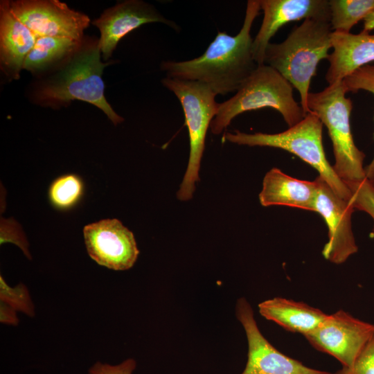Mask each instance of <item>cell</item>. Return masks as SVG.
Returning a JSON list of instances; mask_svg holds the SVG:
<instances>
[{"instance_id":"obj_1","label":"cell","mask_w":374,"mask_h":374,"mask_svg":"<svg viewBox=\"0 0 374 374\" xmlns=\"http://www.w3.org/2000/svg\"><path fill=\"white\" fill-rule=\"evenodd\" d=\"M260 10L258 0H249L237 35L218 31L201 56L181 62L164 61L161 69L168 78L204 83L217 95L237 91L258 66L253 57L251 29Z\"/></svg>"},{"instance_id":"obj_2","label":"cell","mask_w":374,"mask_h":374,"mask_svg":"<svg viewBox=\"0 0 374 374\" xmlns=\"http://www.w3.org/2000/svg\"><path fill=\"white\" fill-rule=\"evenodd\" d=\"M98 42L82 43L66 64L54 75L37 87L36 103L56 108L74 100L92 104L101 109L115 125L124 121L107 101L102 78L104 68Z\"/></svg>"},{"instance_id":"obj_3","label":"cell","mask_w":374,"mask_h":374,"mask_svg":"<svg viewBox=\"0 0 374 374\" xmlns=\"http://www.w3.org/2000/svg\"><path fill=\"white\" fill-rule=\"evenodd\" d=\"M333 30L330 19H306L280 43H269L264 64L276 70L295 88L307 114L311 80L319 62L328 59Z\"/></svg>"},{"instance_id":"obj_4","label":"cell","mask_w":374,"mask_h":374,"mask_svg":"<svg viewBox=\"0 0 374 374\" xmlns=\"http://www.w3.org/2000/svg\"><path fill=\"white\" fill-rule=\"evenodd\" d=\"M236 91L233 97L219 103L210 125L213 134H221L235 116L248 111L274 109L281 114L289 127L306 115L294 98L292 85L267 64L258 65Z\"/></svg>"},{"instance_id":"obj_5","label":"cell","mask_w":374,"mask_h":374,"mask_svg":"<svg viewBox=\"0 0 374 374\" xmlns=\"http://www.w3.org/2000/svg\"><path fill=\"white\" fill-rule=\"evenodd\" d=\"M344 81L328 84L319 92H310L308 108L317 115L328 129L335 162L332 166L338 177L346 184L366 178L365 154L355 145L350 117L353 102L346 97Z\"/></svg>"},{"instance_id":"obj_6","label":"cell","mask_w":374,"mask_h":374,"mask_svg":"<svg viewBox=\"0 0 374 374\" xmlns=\"http://www.w3.org/2000/svg\"><path fill=\"white\" fill-rule=\"evenodd\" d=\"M323 123L314 113L308 112L304 118L287 130L276 134L256 132L247 134L236 130L226 132V140L238 145L270 147L292 153L313 167L340 197L349 201L350 191L338 177L328 162L322 141Z\"/></svg>"},{"instance_id":"obj_7","label":"cell","mask_w":374,"mask_h":374,"mask_svg":"<svg viewBox=\"0 0 374 374\" xmlns=\"http://www.w3.org/2000/svg\"><path fill=\"white\" fill-rule=\"evenodd\" d=\"M161 82L179 100L188 131L189 159L177 193L179 200L188 201L193 196L195 182L199 180L206 132L217 112L219 103L215 101L217 94L204 83L168 77L163 78Z\"/></svg>"},{"instance_id":"obj_8","label":"cell","mask_w":374,"mask_h":374,"mask_svg":"<svg viewBox=\"0 0 374 374\" xmlns=\"http://www.w3.org/2000/svg\"><path fill=\"white\" fill-rule=\"evenodd\" d=\"M12 13L37 37L69 38L82 42L90 22L84 14L57 0L6 1Z\"/></svg>"},{"instance_id":"obj_9","label":"cell","mask_w":374,"mask_h":374,"mask_svg":"<svg viewBox=\"0 0 374 374\" xmlns=\"http://www.w3.org/2000/svg\"><path fill=\"white\" fill-rule=\"evenodd\" d=\"M374 333V324L340 310L304 337L317 350L333 356L350 367Z\"/></svg>"},{"instance_id":"obj_10","label":"cell","mask_w":374,"mask_h":374,"mask_svg":"<svg viewBox=\"0 0 374 374\" xmlns=\"http://www.w3.org/2000/svg\"><path fill=\"white\" fill-rule=\"evenodd\" d=\"M315 181L317 189L314 211L323 218L328 229V241L323 247L322 255L327 260L339 265L358 250L351 224L355 209L321 177L318 176Z\"/></svg>"},{"instance_id":"obj_11","label":"cell","mask_w":374,"mask_h":374,"mask_svg":"<svg viewBox=\"0 0 374 374\" xmlns=\"http://www.w3.org/2000/svg\"><path fill=\"white\" fill-rule=\"evenodd\" d=\"M236 316L248 343L247 362L241 374H333L308 367L274 347L260 331L253 310L244 298L237 302Z\"/></svg>"},{"instance_id":"obj_12","label":"cell","mask_w":374,"mask_h":374,"mask_svg":"<svg viewBox=\"0 0 374 374\" xmlns=\"http://www.w3.org/2000/svg\"><path fill=\"white\" fill-rule=\"evenodd\" d=\"M89 256L101 266L127 270L136 262L139 251L133 233L117 219H105L83 229Z\"/></svg>"},{"instance_id":"obj_13","label":"cell","mask_w":374,"mask_h":374,"mask_svg":"<svg viewBox=\"0 0 374 374\" xmlns=\"http://www.w3.org/2000/svg\"><path fill=\"white\" fill-rule=\"evenodd\" d=\"M152 22L166 24L175 30L179 27L164 17L152 5L140 0H127L109 8L92 21L100 30L98 46L104 60L109 59L118 43L129 33Z\"/></svg>"},{"instance_id":"obj_14","label":"cell","mask_w":374,"mask_h":374,"mask_svg":"<svg viewBox=\"0 0 374 374\" xmlns=\"http://www.w3.org/2000/svg\"><path fill=\"white\" fill-rule=\"evenodd\" d=\"M263 11L261 26L253 39V53L258 65L264 64L270 39L284 25L306 19H330L328 0H258Z\"/></svg>"},{"instance_id":"obj_15","label":"cell","mask_w":374,"mask_h":374,"mask_svg":"<svg viewBox=\"0 0 374 374\" xmlns=\"http://www.w3.org/2000/svg\"><path fill=\"white\" fill-rule=\"evenodd\" d=\"M333 51L328 57L329 68L326 74L328 84L342 81L347 76L374 62V35L333 31Z\"/></svg>"},{"instance_id":"obj_16","label":"cell","mask_w":374,"mask_h":374,"mask_svg":"<svg viewBox=\"0 0 374 374\" xmlns=\"http://www.w3.org/2000/svg\"><path fill=\"white\" fill-rule=\"evenodd\" d=\"M37 37L10 10L6 1L0 4V60L1 69L19 79L28 54Z\"/></svg>"},{"instance_id":"obj_17","label":"cell","mask_w":374,"mask_h":374,"mask_svg":"<svg viewBox=\"0 0 374 374\" xmlns=\"http://www.w3.org/2000/svg\"><path fill=\"white\" fill-rule=\"evenodd\" d=\"M316 181L294 178L273 168L264 177L259 194L262 206H287L314 211L317 195Z\"/></svg>"},{"instance_id":"obj_18","label":"cell","mask_w":374,"mask_h":374,"mask_svg":"<svg viewBox=\"0 0 374 374\" xmlns=\"http://www.w3.org/2000/svg\"><path fill=\"white\" fill-rule=\"evenodd\" d=\"M258 309L265 319L303 336L315 330L328 315L305 303L278 297L259 303Z\"/></svg>"},{"instance_id":"obj_19","label":"cell","mask_w":374,"mask_h":374,"mask_svg":"<svg viewBox=\"0 0 374 374\" xmlns=\"http://www.w3.org/2000/svg\"><path fill=\"white\" fill-rule=\"evenodd\" d=\"M82 43L64 37H37L34 47L26 57L23 69L33 73H41L63 58H69Z\"/></svg>"},{"instance_id":"obj_20","label":"cell","mask_w":374,"mask_h":374,"mask_svg":"<svg viewBox=\"0 0 374 374\" xmlns=\"http://www.w3.org/2000/svg\"><path fill=\"white\" fill-rule=\"evenodd\" d=\"M329 9L332 30L350 33L374 10V0H330Z\"/></svg>"},{"instance_id":"obj_21","label":"cell","mask_w":374,"mask_h":374,"mask_svg":"<svg viewBox=\"0 0 374 374\" xmlns=\"http://www.w3.org/2000/svg\"><path fill=\"white\" fill-rule=\"evenodd\" d=\"M83 183L76 175H64L55 179L48 189V197L53 206L69 209L76 204L83 194Z\"/></svg>"},{"instance_id":"obj_22","label":"cell","mask_w":374,"mask_h":374,"mask_svg":"<svg viewBox=\"0 0 374 374\" xmlns=\"http://www.w3.org/2000/svg\"><path fill=\"white\" fill-rule=\"evenodd\" d=\"M0 301L28 317L35 316L34 305L26 286L20 283L15 287H10L2 276H0Z\"/></svg>"},{"instance_id":"obj_23","label":"cell","mask_w":374,"mask_h":374,"mask_svg":"<svg viewBox=\"0 0 374 374\" xmlns=\"http://www.w3.org/2000/svg\"><path fill=\"white\" fill-rule=\"evenodd\" d=\"M348 92L364 90L374 95V64L362 66L343 80ZM366 177L374 181V156L365 168Z\"/></svg>"},{"instance_id":"obj_24","label":"cell","mask_w":374,"mask_h":374,"mask_svg":"<svg viewBox=\"0 0 374 374\" xmlns=\"http://www.w3.org/2000/svg\"><path fill=\"white\" fill-rule=\"evenodd\" d=\"M346 185L351 193L348 202L355 211L366 212L374 222V181L366 177L360 181ZM370 235L374 239V226Z\"/></svg>"},{"instance_id":"obj_25","label":"cell","mask_w":374,"mask_h":374,"mask_svg":"<svg viewBox=\"0 0 374 374\" xmlns=\"http://www.w3.org/2000/svg\"><path fill=\"white\" fill-rule=\"evenodd\" d=\"M333 374H374V333L352 366H343Z\"/></svg>"},{"instance_id":"obj_26","label":"cell","mask_w":374,"mask_h":374,"mask_svg":"<svg viewBox=\"0 0 374 374\" xmlns=\"http://www.w3.org/2000/svg\"><path fill=\"white\" fill-rule=\"evenodd\" d=\"M1 220V244L12 242L19 247L24 254L31 259L28 249V242L18 224L14 220Z\"/></svg>"},{"instance_id":"obj_27","label":"cell","mask_w":374,"mask_h":374,"mask_svg":"<svg viewBox=\"0 0 374 374\" xmlns=\"http://www.w3.org/2000/svg\"><path fill=\"white\" fill-rule=\"evenodd\" d=\"M136 367L134 359H127L117 365L97 362L90 367L88 374H132Z\"/></svg>"},{"instance_id":"obj_28","label":"cell","mask_w":374,"mask_h":374,"mask_svg":"<svg viewBox=\"0 0 374 374\" xmlns=\"http://www.w3.org/2000/svg\"><path fill=\"white\" fill-rule=\"evenodd\" d=\"M16 310L7 303L0 301V321L2 323L17 326L19 320Z\"/></svg>"},{"instance_id":"obj_29","label":"cell","mask_w":374,"mask_h":374,"mask_svg":"<svg viewBox=\"0 0 374 374\" xmlns=\"http://www.w3.org/2000/svg\"><path fill=\"white\" fill-rule=\"evenodd\" d=\"M364 21V28L362 30L370 33L374 29V10L371 12Z\"/></svg>"}]
</instances>
